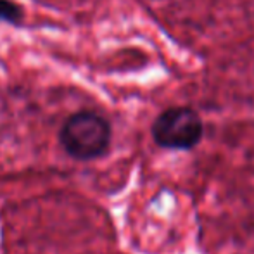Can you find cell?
Wrapping results in <instances>:
<instances>
[{
  "instance_id": "7a4b0ae2",
  "label": "cell",
  "mask_w": 254,
  "mask_h": 254,
  "mask_svg": "<svg viewBox=\"0 0 254 254\" xmlns=\"http://www.w3.org/2000/svg\"><path fill=\"white\" fill-rule=\"evenodd\" d=\"M202 120L190 107H170L152 123V137L166 149H192L202 138Z\"/></svg>"
},
{
  "instance_id": "6da1fadb",
  "label": "cell",
  "mask_w": 254,
  "mask_h": 254,
  "mask_svg": "<svg viewBox=\"0 0 254 254\" xmlns=\"http://www.w3.org/2000/svg\"><path fill=\"white\" fill-rule=\"evenodd\" d=\"M109 142V121L92 111H78L71 114L61 128V144L74 159H95L107 151Z\"/></svg>"
},
{
  "instance_id": "3957f363",
  "label": "cell",
  "mask_w": 254,
  "mask_h": 254,
  "mask_svg": "<svg viewBox=\"0 0 254 254\" xmlns=\"http://www.w3.org/2000/svg\"><path fill=\"white\" fill-rule=\"evenodd\" d=\"M0 21L9 24H19L23 21V9L12 0H0Z\"/></svg>"
}]
</instances>
